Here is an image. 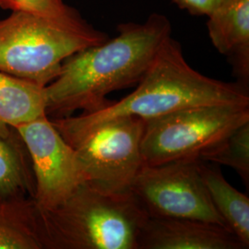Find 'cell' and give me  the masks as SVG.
Segmentation results:
<instances>
[{
    "label": "cell",
    "mask_w": 249,
    "mask_h": 249,
    "mask_svg": "<svg viewBox=\"0 0 249 249\" xmlns=\"http://www.w3.org/2000/svg\"><path fill=\"white\" fill-rule=\"evenodd\" d=\"M0 8L11 12H28L71 31L87 32L94 29L75 9L66 5L64 0H0Z\"/></svg>",
    "instance_id": "cell-15"
},
{
    "label": "cell",
    "mask_w": 249,
    "mask_h": 249,
    "mask_svg": "<svg viewBox=\"0 0 249 249\" xmlns=\"http://www.w3.org/2000/svg\"><path fill=\"white\" fill-rule=\"evenodd\" d=\"M30 155L36 210L50 211L64 203L84 184L76 152L47 115L16 127Z\"/></svg>",
    "instance_id": "cell-8"
},
{
    "label": "cell",
    "mask_w": 249,
    "mask_h": 249,
    "mask_svg": "<svg viewBox=\"0 0 249 249\" xmlns=\"http://www.w3.org/2000/svg\"><path fill=\"white\" fill-rule=\"evenodd\" d=\"M199 160L231 167L249 185V122L202 152Z\"/></svg>",
    "instance_id": "cell-14"
},
{
    "label": "cell",
    "mask_w": 249,
    "mask_h": 249,
    "mask_svg": "<svg viewBox=\"0 0 249 249\" xmlns=\"http://www.w3.org/2000/svg\"><path fill=\"white\" fill-rule=\"evenodd\" d=\"M208 17L213 45L228 57L238 83L249 89V0H223Z\"/></svg>",
    "instance_id": "cell-10"
},
{
    "label": "cell",
    "mask_w": 249,
    "mask_h": 249,
    "mask_svg": "<svg viewBox=\"0 0 249 249\" xmlns=\"http://www.w3.org/2000/svg\"><path fill=\"white\" fill-rule=\"evenodd\" d=\"M199 161L185 159L159 165L142 164L130 191L148 217L191 219L226 227L203 184Z\"/></svg>",
    "instance_id": "cell-7"
},
{
    "label": "cell",
    "mask_w": 249,
    "mask_h": 249,
    "mask_svg": "<svg viewBox=\"0 0 249 249\" xmlns=\"http://www.w3.org/2000/svg\"><path fill=\"white\" fill-rule=\"evenodd\" d=\"M108 38L95 29L71 31L13 11L0 19V71L45 87L58 76L67 58Z\"/></svg>",
    "instance_id": "cell-4"
},
{
    "label": "cell",
    "mask_w": 249,
    "mask_h": 249,
    "mask_svg": "<svg viewBox=\"0 0 249 249\" xmlns=\"http://www.w3.org/2000/svg\"><path fill=\"white\" fill-rule=\"evenodd\" d=\"M0 249H44L32 198L0 196Z\"/></svg>",
    "instance_id": "cell-13"
},
{
    "label": "cell",
    "mask_w": 249,
    "mask_h": 249,
    "mask_svg": "<svg viewBox=\"0 0 249 249\" xmlns=\"http://www.w3.org/2000/svg\"><path fill=\"white\" fill-rule=\"evenodd\" d=\"M35 181L31 179L25 163L14 147L0 134V196H26L27 192L33 197Z\"/></svg>",
    "instance_id": "cell-16"
},
{
    "label": "cell",
    "mask_w": 249,
    "mask_h": 249,
    "mask_svg": "<svg viewBox=\"0 0 249 249\" xmlns=\"http://www.w3.org/2000/svg\"><path fill=\"white\" fill-rule=\"evenodd\" d=\"M198 170L214 208L225 226L249 248V198L226 181L216 166L200 160Z\"/></svg>",
    "instance_id": "cell-12"
},
{
    "label": "cell",
    "mask_w": 249,
    "mask_h": 249,
    "mask_svg": "<svg viewBox=\"0 0 249 249\" xmlns=\"http://www.w3.org/2000/svg\"><path fill=\"white\" fill-rule=\"evenodd\" d=\"M246 249L226 227L191 219L148 217L138 238V249Z\"/></svg>",
    "instance_id": "cell-9"
},
{
    "label": "cell",
    "mask_w": 249,
    "mask_h": 249,
    "mask_svg": "<svg viewBox=\"0 0 249 249\" xmlns=\"http://www.w3.org/2000/svg\"><path fill=\"white\" fill-rule=\"evenodd\" d=\"M144 120L114 118L68 140L76 152L85 184L107 192L130 189L142 166Z\"/></svg>",
    "instance_id": "cell-6"
},
{
    "label": "cell",
    "mask_w": 249,
    "mask_h": 249,
    "mask_svg": "<svg viewBox=\"0 0 249 249\" xmlns=\"http://www.w3.org/2000/svg\"><path fill=\"white\" fill-rule=\"evenodd\" d=\"M180 9L194 16H209L223 0H173Z\"/></svg>",
    "instance_id": "cell-17"
},
{
    "label": "cell",
    "mask_w": 249,
    "mask_h": 249,
    "mask_svg": "<svg viewBox=\"0 0 249 249\" xmlns=\"http://www.w3.org/2000/svg\"><path fill=\"white\" fill-rule=\"evenodd\" d=\"M118 36L72 54L58 76L45 86L50 119L92 113L110 106L107 95L142 79L164 40L172 36L169 19L152 14L144 23H121Z\"/></svg>",
    "instance_id": "cell-1"
},
{
    "label": "cell",
    "mask_w": 249,
    "mask_h": 249,
    "mask_svg": "<svg viewBox=\"0 0 249 249\" xmlns=\"http://www.w3.org/2000/svg\"><path fill=\"white\" fill-rule=\"evenodd\" d=\"M213 105L249 107V89L240 83L214 80L186 61L181 45L168 36L133 92L92 113L51 119L65 140L114 118H157L188 107Z\"/></svg>",
    "instance_id": "cell-2"
},
{
    "label": "cell",
    "mask_w": 249,
    "mask_h": 249,
    "mask_svg": "<svg viewBox=\"0 0 249 249\" xmlns=\"http://www.w3.org/2000/svg\"><path fill=\"white\" fill-rule=\"evenodd\" d=\"M46 115L45 86L0 71V134Z\"/></svg>",
    "instance_id": "cell-11"
},
{
    "label": "cell",
    "mask_w": 249,
    "mask_h": 249,
    "mask_svg": "<svg viewBox=\"0 0 249 249\" xmlns=\"http://www.w3.org/2000/svg\"><path fill=\"white\" fill-rule=\"evenodd\" d=\"M249 122V107L213 105L188 107L144 120L143 164L199 159L202 152Z\"/></svg>",
    "instance_id": "cell-5"
},
{
    "label": "cell",
    "mask_w": 249,
    "mask_h": 249,
    "mask_svg": "<svg viewBox=\"0 0 249 249\" xmlns=\"http://www.w3.org/2000/svg\"><path fill=\"white\" fill-rule=\"evenodd\" d=\"M36 216L44 249H138L148 219L130 189L107 192L85 183L53 210H36Z\"/></svg>",
    "instance_id": "cell-3"
}]
</instances>
